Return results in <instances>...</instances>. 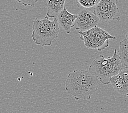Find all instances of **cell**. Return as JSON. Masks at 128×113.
<instances>
[{
	"mask_svg": "<svg viewBox=\"0 0 128 113\" xmlns=\"http://www.w3.org/2000/svg\"><path fill=\"white\" fill-rule=\"evenodd\" d=\"M118 56L122 63L128 68V39H125L120 42Z\"/></svg>",
	"mask_w": 128,
	"mask_h": 113,
	"instance_id": "cell-10",
	"label": "cell"
},
{
	"mask_svg": "<svg viewBox=\"0 0 128 113\" xmlns=\"http://www.w3.org/2000/svg\"><path fill=\"white\" fill-rule=\"evenodd\" d=\"M100 0H78L80 5L86 8L94 7L99 3Z\"/></svg>",
	"mask_w": 128,
	"mask_h": 113,
	"instance_id": "cell-11",
	"label": "cell"
},
{
	"mask_svg": "<svg viewBox=\"0 0 128 113\" xmlns=\"http://www.w3.org/2000/svg\"><path fill=\"white\" fill-rule=\"evenodd\" d=\"M65 0L62 1H50L47 0L45 2L46 7L47 8L46 16L50 18H56L65 8Z\"/></svg>",
	"mask_w": 128,
	"mask_h": 113,
	"instance_id": "cell-9",
	"label": "cell"
},
{
	"mask_svg": "<svg viewBox=\"0 0 128 113\" xmlns=\"http://www.w3.org/2000/svg\"><path fill=\"white\" fill-rule=\"evenodd\" d=\"M126 67L119 59L117 49L112 57L107 58L102 55L98 56L90 65L88 71L104 85L110 84L111 78L118 75Z\"/></svg>",
	"mask_w": 128,
	"mask_h": 113,
	"instance_id": "cell-2",
	"label": "cell"
},
{
	"mask_svg": "<svg viewBox=\"0 0 128 113\" xmlns=\"http://www.w3.org/2000/svg\"><path fill=\"white\" fill-rule=\"evenodd\" d=\"M117 0H100L94 7V13L100 21L107 22L120 19V14L117 7Z\"/></svg>",
	"mask_w": 128,
	"mask_h": 113,
	"instance_id": "cell-5",
	"label": "cell"
},
{
	"mask_svg": "<svg viewBox=\"0 0 128 113\" xmlns=\"http://www.w3.org/2000/svg\"><path fill=\"white\" fill-rule=\"evenodd\" d=\"M110 83L118 93L128 96V68H124L118 75L113 77Z\"/></svg>",
	"mask_w": 128,
	"mask_h": 113,
	"instance_id": "cell-7",
	"label": "cell"
},
{
	"mask_svg": "<svg viewBox=\"0 0 128 113\" xmlns=\"http://www.w3.org/2000/svg\"><path fill=\"white\" fill-rule=\"evenodd\" d=\"M126 39H128V33H127L126 34Z\"/></svg>",
	"mask_w": 128,
	"mask_h": 113,
	"instance_id": "cell-13",
	"label": "cell"
},
{
	"mask_svg": "<svg viewBox=\"0 0 128 113\" xmlns=\"http://www.w3.org/2000/svg\"><path fill=\"white\" fill-rule=\"evenodd\" d=\"M98 80L88 70H75L67 77L65 90L76 101L89 100L98 89Z\"/></svg>",
	"mask_w": 128,
	"mask_h": 113,
	"instance_id": "cell-1",
	"label": "cell"
},
{
	"mask_svg": "<svg viewBox=\"0 0 128 113\" xmlns=\"http://www.w3.org/2000/svg\"><path fill=\"white\" fill-rule=\"evenodd\" d=\"M78 34H80V40L83 41L85 46L98 51H103L108 47L110 40L116 39L115 37L98 26L86 32H78Z\"/></svg>",
	"mask_w": 128,
	"mask_h": 113,
	"instance_id": "cell-4",
	"label": "cell"
},
{
	"mask_svg": "<svg viewBox=\"0 0 128 113\" xmlns=\"http://www.w3.org/2000/svg\"><path fill=\"white\" fill-rule=\"evenodd\" d=\"M59 31L56 18L53 21L49 20L47 16L42 20L36 18L33 21L32 38L37 45L50 46L53 40L58 38Z\"/></svg>",
	"mask_w": 128,
	"mask_h": 113,
	"instance_id": "cell-3",
	"label": "cell"
},
{
	"mask_svg": "<svg viewBox=\"0 0 128 113\" xmlns=\"http://www.w3.org/2000/svg\"><path fill=\"white\" fill-rule=\"evenodd\" d=\"M77 15L70 13L65 7L56 17L59 27H61L67 34L71 32V28L74 27Z\"/></svg>",
	"mask_w": 128,
	"mask_h": 113,
	"instance_id": "cell-8",
	"label": "cell"
},
{
	"mask_svg": "<svg viewBox=\"0 0 128 113\" xmlns=\"http://www.w3.org/2000/svg\"><path fill=\"white\" fill-rule=\"evenodd\" d=\"M99 22V19L93 12L86 9H84L77 15L74 27L76 30L83 32L97 26Z\"/></svg>",
	"mask_w": 128,
	"mask_h": 113,
	"instance_id": "cell-6",
	"label": "cell"
},
{
	"mask_svg": "<svg viewBox=\"0 0 128 113\" xmlns=\"http://www.w3.org/2000/svg\"><path fill=\"white\" fill-rule=\"evenodd\" d=\"M20 3H22L24 5H30V6H34V5L37 2V1H30V2H24V1H22V2H19Z\"/></svg>",
	"mask_w": 128,
	"mask_h": 113,
	"instance_id": "cell-12",
	"label": "cell"
}]
</instances>
